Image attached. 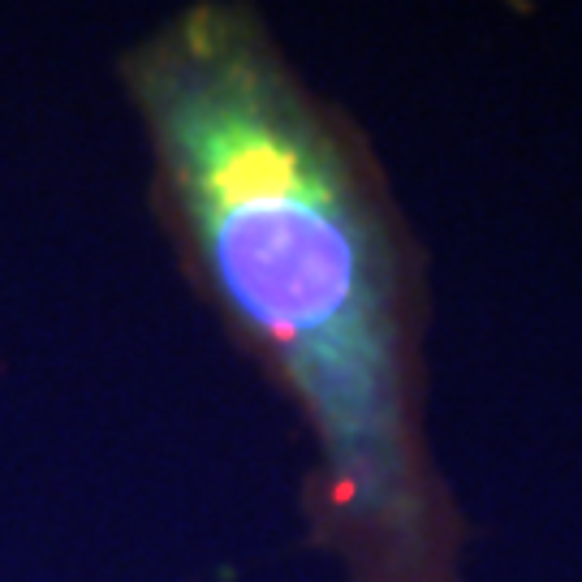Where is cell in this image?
<instances>
[{
  "instance_id": "obj_1",
  "label": "cell",
  "mask_w": 582,
  "mask_h": 582,
  "mask_svg": "<svg viewBox=\"0 0 582 582\" xmlns=\"http://www.w3.org/2000/svg\"><path fill=\"white\" fill-rule=\"evenodd\" d=\"M177 255L307 436L302 514L345 582H462L427 436V272L363 126L251 5L199 0L121 57Z\"/></svg>"
}]
</instances>
